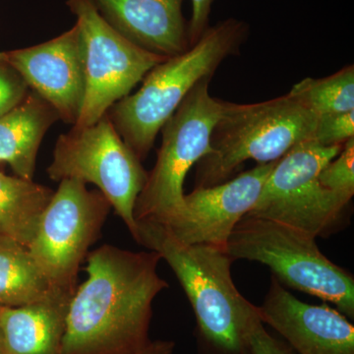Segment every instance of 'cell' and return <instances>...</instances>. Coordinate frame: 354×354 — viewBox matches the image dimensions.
<instances>
[{"mask_svg": "<svg viewBox=\"0 0 354 354\" xmlns=\"http://www.w3.org/2000/svg\"><path fill=\"white\" fill-rule=\"evenodd\" d=\"M342 146L302 142L279 158L246 216L283 223L313 237L335 227L353 195L328 189L319 174Z\"/></svg>", "mask_w": 354, "mask_h": 354, "instance_id": "obj_8", "label": "cell"}, {"mask_svg": "<svg viewBox=\"0 0 354 354\" xmlns=\"http://www.w3.org/2000/svg\"><path fill=\"white\" fill-rule=\"evenodd\" d=\"M176 344L171 341H152L137 354H174Z\"/></svg>", "mask_w": 354, "mask_h": 354, "instance_id": "obj_25", "label": "cell"}, {"mask_svg": "<svg viewBox=\"0 0 354 354\" xmlns=\"http://www.w3.org/2000/svg\"><path fill=\"white\" fill-rule=\"evenodd\" d=\"M6 62L55 109L58 118L76 124L86 92L83 46L77 25L46 43L6 53Z\"/></svg>", "mask_w": 354, "mask_h": 354, "instance_id": "obj_12", "label": "cell"}, {"mask_svg": "<svg viewBox=\"0 0 354 354\" xmlns=\"http://www.w3.org/2000/svg\"><path fill=\"white\" fill-rule=\"evenodd\" d=\"M160 254L104 245L87 255L88 279L73 295L62 354H137L152 342L153 302L169 288Z\"/></svg>", "mask_w": 354, "mask_h": 354, "instance_id": "obj_1", "label": "cell"}, {"mask_svg": "<svg viewBox=\"0 0 354 354\" xmlns=\"http://www.w3.org/2000/svg\"><path fill=\"white\" fill-rule=\"evenodd\" d=\"M111 27L140 48L172 57L190 48L184 0H91Z\"/></svg>", "mask_w": 354, "mask_h": 354, "instance_id": "obj_14", "label": "cell"}, {"mask_svg": "<svg viewBox=\"0 0 354 354\" xmlns=\"http://www.w3.org/2000/svg\"><path fill=\"white\" fill-rule=\"evenodd\" d=\"M46 171L55 183L76 179L95 184L135 236V203L148 172L121 138L108 114L95 124L73 127L66 134L60 135Z\"/></svg>", "mask_w": 354, "mask_h": 354, "instance_id": "obj_7", "label": "cell"}, {"mask_svg": "<svg viewBox=\"0 0 354 354\" xmlns=\"http://www.w3.org/2000/svg\"><path fill=\"white\" fill-rule=\"evenodd\" d=\"M6 62V53H0V62Z\"/></svg>", "mask_w": 354, "mask_h": 354, "instance_id": "obj_27", "label": "cell"}, {"mask_svg": "<svg viewBox=\"0 0 354 354\" xmlns=\"http://www.w3.org/2000/svg\"><path fill=\"white\" fill-rule=\"evenodd\" d=\"M53 194L34 180L0 171V234L29 246Z\"/></svg>", "mask_w": 354, "mask_h": 354, "instance_id": "obj_17", "label": "cell"}, {"mask_svg": "<svg viewBox=\"0 0 354 354\" xmlns=\"http://www.w3.org/2000/svg\"><path fill=\"white\" fill-rule=\"evenodd\" d=\"M354 137V111L319 115L312 141L319 145H344Z\"/></svg>", "mask_w": 354, "mask_h": 354, "instance_id": "obj_21", "label": "cell"}, {"mask_svg": "<svg viewBox=\"0 0 354 354\" xmlns=\"http://www.w3.org/2000/svg\"><path fill=\"white\" fill-rule=\"evenodd\" d=\"M67 6L77 18L86 79L82 109L73 127H90L167 57L125 38L102 18L91 0H68Z\"/></svg>", "mask_w": 354, "mask_h": 354, "instance_id": "obj_9", "label": "cell"}, {"mask_svg": "<svg viewBox=\"0 0 354 354\" xmlns=\"http://www.w3.org/2000/svg\"><path fill=\"white\" fill-rule=\"evenodd\" d=\"M252 354H297L286 342L270 334L264 324L258 323L251 334Z\"/></svg>", "mask_w": 354, "mask_h": 354, "instance_id": "obj_23", "label": "cell"}, {"mask_svg": "<svg viewBox=\"0 0 354 354\" xmlns=\"http://www.w3.org/2000/svg\"><path fill=\"white\" fill-rule=\"evenodd\" d=\"M261 321L269 325L297 354H354V327L327 304H306L272 274Z\"/></svg>", "mask_w": 354, "mask_h": 354, "instance_id": "obj_13", "label": "cell"}, {"mask_svg": "<svg viewBox=\"0 0 354 354\" xmlns=\"http://www.w3.org/2000/svg\"><path fill=\"white\" fill-rule=\"evenodd\" d=\"M57 113L37 94L27 95L16 108L0 118V162L16 176L32 180L41 140Z\"/></svg>", "mask_w": 354, "mask_h": 354, "instance_id": "obj_16", "label": "cell"}, {"mask_svg": "<svg viewBox=\"0 0 354 354\" xmlns=\"http://www.w3.org/2000/svg\"><path fill=\"white\" fill-rule=\"evenodd\" d=\"M211 79L197 84L162 127L157 162L135 203V220L164 223L183 208V184L193 165L211 150L223 101L209 92Z\"/></svg>", "mask_w": 354, "mask_h": 354, "instance_id": "obj_6", "label": "cell"}, {"mask_svg": "<svg viewBox=\"0 0 354 354\" xmlns=\"http://www.w3.org/2000/svg\"><path fill=\"white\" fill-rule=\"evenodd\" d=\"M315 237L283 223L245 216L227 244L232 259L269 267L281 285L330 302L346 318H354V279L326 257Z\"/></svg>", "mask_w": 354, "mask_h": 354, "instance_id": "obj_5", "label": "cell"}, {"mask_svg": "<svg viewBox=\"0 0 354 354\" xmlns=\"http://www.w3.org/2000/svg\"><path fill=\"white\" fill-rule=\"evenodd\" d=\"M27 91L22 77L6 62H0V118L22 102Z\"/></svg>", "mask_w": 354, "mask_h": 354, "instance_id": "obj_22", "label": "cell"}, {"mask_svg": "<svg viewBox=\"0 0 354 354\" xmlns=\"http://www.w3.org/2000/svg\"><path fill=\"white\" fill-rule=\"evenodd\" d=\"M75 290L55 288L19 307L0 306L4 354H62L70 299Z\"/></svg>", "mask_w": 354, "mask_h": 354, "instance_id": "obj_15", "label": "cell"}, {"mask_svg": "<svg viewBox=\"0 0 354 354\" xmlns=\"http://www.w3.org/2000/svg\"><path fill=\"white\" fill-rule=\"evenodd\" d=\"M111 209L99 190H88L76 179L60 181L28 246L53 288L76 290L79 268L99 239Z\"/></svg>", "mask_w": 354, "mask_h": 354, "instance_id": "obj_10", "label": "cell"}, {"mask_svg": "<svg viewBox=\"0 0 354 354\" xmlns=\"http://www.w3.org/2000/svg\"><path fill=\"white\" fill-rule=\"evenodd\" d=\"M277 162L257 165L212 187L195 188L184 195L183 209L160 223L183 243L227 250L230 234L257 202Z\"/></svg>", "mask_w": 354, "mask_h": 354, "instance_id": "obj_11", "label": "cell"}, {"mask_svg": "<svg viewBox=\"0 0 354 354\" xmlns=\"http://www.w3.org/2000/svg\"><path fill=\"white\" fill-rule=\"evenodd\" d=\"M215 0H191L192 15L188 23L190 46L201 38L203 32L209 27L212 6Z\"/></svg>", "mask_w": 354, "mask_h": 354, "instance_id": "obj_24", "label": "cell"}, {"mask_svg": "<svg viewBox=\"0 0 354 354\" xmlns=\"http://www.w3.org/2000/svg\"><path fill=\"white\" fill-rule=\"evenodd\" d=\"M288 94L318 116L354 111L353 65L325 78L304 79Z\"/></svg>", "mask_w": 354, "mask_h": 354, "instance_id": "obj_19", "label": "cell"}, {"mask_svg": "<svg viewBox=\"0 0 354 354\" xmlns=\"http://www.w3.org/2000/svg\"><path fill=\"white\" fill-rule=\"evenodd\" d=\"M319 181L328 189L354 194V137L348 139L341 153L324 167Z\"/></svg>", "mask_w": 354, "mask_h": 354, "instance_id": "obj_20", "label": "cell"}, {"mask_svg": "<svg viewBox=\"0 0 354 354\" xmlns=\"http://www.w3.org/2000/svg\"><path fill=\"white\" fill-rule=\"evenodd\" d=\"M318 115L290 94L239 104L223 101L211 150L197 162L195 188L225 183L246 160L276 162L293 147L313 139Z\"/></svg>", "mask_w": 354, "mask_h": 354, "instance_id": "obj_4", "label": "cell"}, {"mask_svg": "<svg viewBox=\"0 0 354 354\" xmlns=\"http://www.w3.org/2000/svg\"><path fill=\"white\" fill-rule=\"evenodd\" d=\"M53 290L28 247L0 234V306L32 304Z\"/></svg>", "mask_w": 354, "mask_h": 354, "instance_id": "obj_18", "label": "cell"}, {"mask_svg": "<svg viewBox=\"0 0 354 354\" xmlns=\"http://www.w3.org/2000/svg\"><path fill=\"white\" fill-rule=\"evenodd\" d=\"M248 32V24L234 18L207 28L187 50L153 67L135 94L109 109V120L140 160H145L186 95L204 79H212L225 58L239 53Z\"/></svg>", "mask_w": 354, "mask_h": 354, "instance_id": "obj_3", "label": "cell"}, {"mask_svg": "<svg viewBox=\"0 0 354 354\" xmlns=\"http://www.w3.org/2000/svg\"><path fill=\"white\" fill-rule=\"evenodd\" d=\"M0 354H4L3 335H2L1 326H0Z\"/></svg>", "mask_w": 354, "mask_h": 354, "instance_id": "obj_26", "label": "cell"}, {"mask_svg": "<svg viewBox=\"0 0 354 354\" xmlns=\"http://www.w3.org/2000/svg\"><path fill=\"white\" fill-rule=\"evenodd\" d=\"M133 239L160 254L176 274L196 318L199 354H252L251 334L262 322L259 309L235 286L234 260L227 250L183 243L153 220L137 221Z\"/></svg>", "mask_w": 354, "mask_h": 354, "instance_id": "obj_2", "label": "cell"}]
</instances>
